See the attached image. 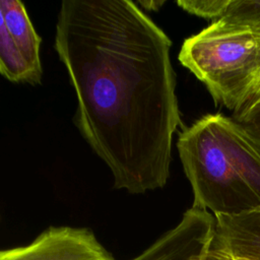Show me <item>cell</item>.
<instances>
[{
  "label": "cell",
  "mask_w": 260,
  "mask_h": 260,
  "mask_svg": "<svg viewBox=\"0 0 260 260\" xmlns=\"http://www.w3.org/2000/svg\"><path fill=\"white\" fill-rule=\"evenodd\" d=\"M172 41L128 0H65L55 49L77 98L74 123L131 194L162 188L181 125Z\"/></svg>",
  "instance_id": "obj_1"
},
{
  "label": "cell",
  "mask_w": 260,
  "mask_h": 260,
  "mask_svg": "<svg viewBox=\"0 0 260 260\" xmlns=\"http://www.w3.org/2000/svg\"><path fill=\"white\" fill-rule=\"evenodd\" d=\"M193 205L213 215L260 208V140L233 117L207 114L177 142Z\"/></svg>",
  "instance_id": "obj_2"
},
{
  "label": "cell",
  "mask_w": 260,
  "mask_h": 260,
  "mask_svg": "<svg viewBox=\"0 0 260 260\" xmlns=\"http://www.w3.org/2000/svg\"><path fill=\"white\" fill-rule=\"evenodd\" d=\"M179 60L233 112L260 70V31L221 17L186 39Z\"/></svg>",
  "instance_id": "obj_3"
},
{
  "label": "cell",
  "mask_w": 260,
  "mask_h": 260,
  "mask_svg": "<svg viewBox=\"0 0 260 260\" xmlns=\"http://www.w3.org/2000/svg\"><path fill=\"white\" fill-rule=\"evenodd\" d=\"M41 42L23 3L0 1V73L6 79L16 83H41Z\"/></svg>",
  "instance_id": "obj_4"
},
{
  "label": "cell",
  "mask_w": 260,
  "mask_h": 260,
  "mask_svg": "<svg viewBox=\"0 0 260 260\" xmlns=\"http://www.w3.org/2000/svg\"><path fill=\"white\" fill-rule=\"evenodd\" d=\"M0 260H116L87 228L50 226L31 243L2 250Z\"/></svg>",
  "instance_id": "obj_5"
},
{
  "label": "cell",
  "mask_w": 260,
  "mask_h": 260,
  "mask_svg": "<svg viewBox=\"0 0 260 260\" xmlns=\"http://www.w3.org/2000/svg\"><path fill=\"white\" fill-rule=\"evenodd\" d=\"M214 228L211 212L191 206L175 228L131 260H194L207 249Z\"/></svg>",
  "instance_id": "obj_6"
},
{
  "label": "cell",
  "mask_w": 260,
  "mask_h": 260,
  "mask_svg": "<svg viewBox=\"0 0 260 260\" xmlns=\"http://www.w3.org/2000/svg\"><path fill=\"white\" fill-rule=\"evenodd\" d=\"M211 242L235 258L260 260V208L236 215H214Z\"/></svg>",
  "instance_id": "obj_7"
},
{
  "label": "cell",
  "mask_w": 260,
  "mask_h": 260,
  "mask_svg": "<svg viewBox=\"0 0 260 260\" xmlns=\"http://www.w3.org/2000/svg\"><path fill=\"white\" fill-rule=\"evenodd\" d=\"M223 18L260 30V0H231Z\"/></svg>",
  "instance_id": "obj_8"
},
{
  "label": "cell",
  "mask_w": 260,
  "mask_h": 260,
  "mask_svg": "<svg viewBox=\"0 0 260 260\" xmlns=\"http://www.w3.org/2000/svg\"><path fill=\"white\" fill-rule=\"evenodd\" d=\"M230 2L231 0H179L177 4L189 13L217 20L224 15Z\"/></svg>",
  "instance_id": "obj_9"
},
{
  "label": "cell",
  "mask_w": 260,
  "mask_h": 260,
  "mask_svg": "<svg viewBox=\"0 0 260 260\" xmlns=\"http://www.w3.org/2000/svg\"><path fill=\"white\" fill-rule=\"evenodd\" d=\"M257 108H260V70L253 77L237 107L233 111V118L237 120Z\"/></svg>",
  "instance_id": "obj_10"
},
{
  "label": "cell",
  "mask_w": 260,
  "mask_h": 260,
  "mask_svg": "<svg viewBox=\"0 0 260 260\" xmlns=\"http://www.w3.org/2000/svg\"><path fill=\"white\" fill-rule=\"evenodd\" d=\"M244 126L250 133L260 140V108H257L245 116L236 120Z\"/></svg>",
  "instance_id": "obj_11"
},
{
  "label": "cell",
  "mask_w": 260,
  "mask_h": 260,
  "mask_svg": "<svg viewBox=\"0 0 260 260\" xmlns=\"http://www.w3.org/2000/svg\"><path fill=\"white\" fill-rule=\"evenodd\" d=\"M194 260H232V259L225 252H223L221 249L216 247L210 241L207 249Z\"/></svg>",
  "instance_id": "obj_12"
},
{
  "label": "cell",
  "mask_w": 260,
  "mask_h": 260,
  "mask_svg": "<svg viewBox=\"0 0 260 260\" xmlns=\"http://www.w3.org/2000/svg\"><path fill=\"white\" fill-rule=\"evenodd\" d=\"M164 3L165 2H161V1H139V4L147 9H157Z\"/></svg>",
  "instance_id": "obj_13"
},
{
  "label": "cell",
  "mask_w": 260,
  "mask_h": 260,
  "mask_svg": "<svg viewBox=\"0 0 260 260\" xmlns=\"http://www.w3.org/2000/svg\"><path fill=\"white\" fill-rule=\"evenodd\" d=\"M212 244H213V243H212ZM216 247H217V246H216ZM219 249H220V248H219ZM223 252H224V251H223ZM226 254H228V253H226ZM228 255H229V254H228ZM229 256H230V258H231V259H232V260H247V259H241V258H235V257H232V256H231V255H229Z\"/></svg>",
  "instance_id": "obj_14"
},
{
  "label": "cell",
  "mask_w": 260,
  "mask_h": 260,
  "mask_svg": "<svg viewBox=\"0 0 260 260\" xmlns=\"http://www.w3.org/2000/svg\"><path fill=\"white\" fill-rule=\"evenodd\" d=\"M257 31H260V30H257Z\"/></svg>",
  "instance_id": "obj_15"
}]
</instances>
